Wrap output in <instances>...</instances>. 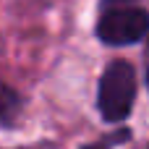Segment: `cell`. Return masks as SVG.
<instances>
[{
  "label": "cell",
  "instance_id": "obj_1",
  "mask_svg": "<svg viewBox=\"0 0 149 149\" xmlns=\"http://www.w3.org/2000/svg\"><path fill=\"white\" fill-rule=\"evenodd\" d=\"M136 100V71L128 60H113L102 79H100V92H97V107L100 115L107 123H120L131 115Z\"/></svg>",
  "mask_w": 149,
  "mask_h": 149
},
{
  "label": "cell",
  "instance_id": "obj_2",
  "mask_svg": "<svg viewBox=\"0 0 149 149\" xmlns=\"http://www.w3.org/2000/svg\"><path fill=\"white\" fill-rule=\"evenodd\" d=\"M147 31H149V13L136 5L107 8V10H102V16L97 21V37L113 47L134 45V42L144 39Z\"/></svg>",
  "mask_w": 149,
  "mask_h": 149
},
{
  "label": "cell",
  "instance_id": "obj_3",
  "mask_svg": "<svg viewBox=\"0 0 149 149\" xmlns=\"http://www.w3.org/2000/svg\"><path fill=\"white\" fill-rule=\"evenodd\" d=\"M21 113V94L0 81V126H13Z\"/></svg>",
  "mask_w": 149,
  "mask_h": 149
},
{
  "label": "cell",
  "instance_id": "obj_4",
  "mask_svg": "<svg viewBox=\"0 0 149 149\" xmlns=\"http://www.w3.org/2000/svg\"><path fill=\"white\" fill-rule=\"evenodd\" d=\"M131 3H136V0H102V10H107V8H120V5H131Z\"/></svg>",
  "mask_w": 149,
  "mask_h": 149
},
{
  "label": "cell",
  "instance_id": "obj_5",
  "mask_svg": "<svg viewBox=\"0 0 149 149\" xmlns=\"http://www.w3.org/2000/svg\"><path fill=\"white\" fill-rule=\"evenodd\" d=\"M84 149H107V141H97V144H86Z\"/></svg>",
  "mask_w": 149,
  "mask_h": 149
},
{
  "label": "cell",
  "instance_id": "obj_6",
  "mask_svg": "<svg viewBox=\"0 0 149 149\" xmlns=\"http://www.w3.org/2000/svg\"><path fill=\"white\" fill-rule=\"evenodd\" d=\"M147 86H149V45H147Z\"/></svg>",
  "mask_w": 149,
  "mask_h": 149
},
{
  "label": "cell",
  "instance_id": "obj_7",
  "mask_svg": "<svg viewBox=\"0 0 149 149\" xmlns=\"http://www.w3.org/2000/svg\"><path fill=\"white\" fill-rule=\"evenodd\" d=\"M147 149H149V147H147Z\"/></svg>",
  "mask_w": 149,
  "mask_h": 149
}]
</instances>
